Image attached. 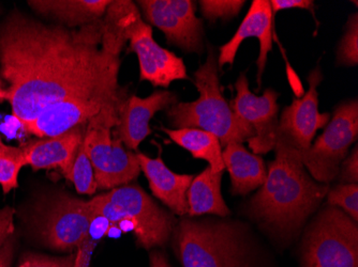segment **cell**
Returning a JSON list of instances; mask_svg holds the SVG:
<instances>
[{
	"label": "cell",
	"mask_w": 358,
	"mask_h": 267,
	"mask_svg": "<svg viewBox=\"0 0 358 267\" xmlns=\"http://www.w3.org/2000/svg\"><path fill=\"white\" fill-rule=\"evenodd\" d=\"M175 144L182 146L192 154L196 160L208 162L209 167L215 172H223L225 169L222 160V146L217 136L200 128H180L169 130L161 128Z\"/></svg>",
	"instance_id": "cell-23"
},
{
	"label": "cell",
	"mask_w": 358,
	"mask_h": 267,
	"mask_svg": "<svg viewBox=\"0 0 358 267\" xmlns=\"http://www.w3.org/2000/svg\"><path fill=\"white\" fill-rule=\"evenodd\" d=\"M3 89V80H1V78H0V90Z\"/></svg>",
	"instance_id": "cell-36"
},
{
	"label": "cell",
	"mask_w": 358,
	"mask_h": 267,
	"mask_svg": "<svg viewBox=\"0 0 358 267\" xmlns=\"http://www.w3.org/2000/svg\"><path fill=\"white\" fill-rule=\"evenodd\" d=\"M96 218L87 201L60 192L40 202L32 216V228L45 246L72 252L85 242Z\"/></svg>",
	"instance_id": "cell-8"
},
{
	"label": "cell",
	"mask_w": 358,
	"mask_h": 267,
	"mask_svg": "<svg viewBox=\"0 0 358 267\" xmlns=\"http://www.w3.org/2000/svg\"><path fill=\"white\" fill-rule=\"evenodd\" d=\"M130 49L138 56L140 79L154 87L169 88L175 80H190L182 58L159 45L146 22L130 40Z\"/></svg>",
	"instance_id": "cell-14"
},
{
	"label": "cell",
	"mask_w": 358,
	"mask_h": 267,
	"mask_svg": "<svg viewBox=\"0 0 358 267\" xmlns=\"http://www.w3.org/2000/svg\"><path fill=\"white\" fill-rule=\"evenodd\" d=\"M14 208L6 206L0 210V248L11 238L14 232Z\"/></svg>",
	"instance_id": "cell-31"
},
{
	"label": "cell",
	"mask_w": 358,
	"mask_h": 267,
	"mask_svg": "<svg viewBox=\"0 0 358 267\" xmlns=\"http://www.w3.org/2000/svg\"><path fill=\"white\" fill-rule=\"evenodd\" d=\"M337 62L343 66H357L358 63V15L350 16L348 29L338 48Z\"/></svg>",
	"instance_id": "cell-27"
},
{
	"label": "cell",
	"mask_w": 358,
	"mask_h": 267,
	"mask_svg": "<svg viewBox=\"0 0 358 267\" xmlns=\"http://www.w3.org/2000/svg\"><path fill=\"white\" fill-rule=\"evenodd\" d=\"M87 202L94 216L108 220L110 229L120 222L132 224L138 244L144 248L164 246L174 232L173 215L157 206L140 186L113 188Z\"/></svg>",
	"instance_id": "cell-5"
},
{
	"label": "cell",
	"mask_w": 358,
	"mask_h": 267,
	"mask_svg": "<svg viewBox=\"0 0 358 267\" xmlns=\"http://www.w3.org/2000/svg\"><path fill=\"white\" fill-rule=\"evenodd\" d=\"M101 41V20L71 29L16 11L0 24V76L8 82L3 100L21 125L69 98L122 91L120 57L102 51Z\"/></svg>",
	"instance_id": "cell-1"
},
{
	"label": "cell",
	"mask_w": 358,
	"mask_h": 267,
	"mask_svg": "<svg viewBox=\"0 0 358 267\" xmlns=\"http://www.w3.org/2000/svg\"><path fill=\"white\" fill-rule=\"evenodd\" d=\"M24 166H27V160L21 146L0 144V186L3 194L19 188V174Z\"/></svg>",
	"instance_id": "cell-24"
},
{
	"label": "cell",
	"mask_w": 358,
	"mask_h": 267,
	"mask_svg": "<svg viewBox=\"0 0 358 267\" xmlns=\"http://www.w3.org/2000/svg\"><path fill=\"white\" fill-rule=\"evenodd\" d=\"M3 144V142H1V138H0V144Z\"/></svg>",
	"instance_id": "cell-37"
},
{
	"label": "cell",
	"mask_w": 358,
	"mask_h": 267,
	"mask_svg": "<svg viewBox=\"0 0 358 267\" xmlns=\"http://www.w3.org/2000/svg\"><path fill=\"white\" fill-rule=\"evenodd\" d=\"M110 0H35L28 1L42 15L53 17L64 27L76 28L101 20Z\"/></svg>",
	"instance_id": "cell-21"
},
{
	"label": "cell",
	"mask_w": 358,
	"mask_h": 267,
	"mask_svg": "<svg viewBox=\"0 0 358 267\" xmlns=\"http://www.w3.org/2000/svg\"><path fill=\"white\" fill-rule=\"evenodd\" d=\"M144 21L160 29L169 44L188 53L201 54L203 44V24L195 15L192 0H140Z\"/></svg>",
	"instance_id": "cell-11"
},
{
	"label": "cell",
	"mask_w": 358,
	"mask_h": 267,
	"mask_svg": "<svg viewBox=\"0 0 358 267\" xmlns=\"http://www.w3.org/2000/svg\"><path fill=\"white\" fill-rule=\"evenodd\" d=\"M271 6L275 15L281 10L305 9L309 10L315 16V1L313 0H273Z\"/></svg>",
	"instance_id": "cell-32"
},
{
	"label": "cell",
	"mask_w": 358,
	"mask_h": 267,
	"mask_svg": "<svg viewBox=\"0 0 358 267\" xmlns=\"http://www.w3.org/2000/svg\"><path fill=\"white\" fill-rule=\"evenodd\" d=\"M3 98V89L0 90V100Z\"/></svg>",
	"instance_id": "cell-35"
},
{
	"label": "cell",
	"mask_w": 358,
	"mask_h": 267,
	"mask_svg": "<svg viewBox=\"0 0 358 267\" xmlns=\"http://www.w3.org/2000/svg\"><path fill=\"white\" fill-rule=\"evenodd\" d=\"M101 22L102 51L114 57H120L126 44L145 23L131 0L110 1Z\"/></svg>",
	"instance_id": "cell-19"
},
{
	"label": "cell",
	"mask_w": 358,
	"mask_h": 267,
	"mask_svg": "<svg viewBox=\"0 0 358 267\" xmlns=\"http://www.w3.org/2000/svg\"><path fill=\"white\" fill-rule=\"evenodd\" d=\"M194 84L200 92L196 101L177 103L168 109V116L175 130L200 128L214 134L221 146L231 142H248L252 130L243 125L227 103L219 80L218 58L209 47L206 61L194 72Z\"/></svg>",
	"instance_id": "cell-4"
},
{
	"label": "cell",
	"mask_w": 358,
	"mask_h": 267,
	"mask_svg": "<svg viewBox=\"0 0 358 267\" xmlns=\"http://www.w3.org/2000/svg\"><path fill=\"white\" fill-rule=\"evenodd\" d=\"M329 206H336L349 215L354 222L358 220V184H339L329 192Z\"/></svg>",
	"instance_id": "cell-26"
},
{
	"label": "cell",
	"mask_w": 358,
	"mask_h": 267,
	"mask_svg": "<svg viewBox=\"0 0 358 267\" xmlns=\"http://www.w3.org/2000/svg\"><path fill=\"white\" fill-rule=\"evenodd\" d=\"M224 168L230 174L233 194H248L264 184L267 178L264 160L250 153L239 142H231L222 151Z\"/></svg>",
	"instance_id": "cell-20"
},
{
	"label": "cell",
	"mask_w": 358,
	"mask_h": 267,
	"mask_svg": "<svg viewBox=\"0 0 358 267\" xmlns=\"http://www.w3.org/2000/svg\"><path fill=\"white\" fill-rule=\"evenodd\" d=\"M86 125L80 124L55 137L41 138L21 146L27 166L34 170L59 169L64 178H69L78 146L82 144Z\"/></svg>",
	"instance_id": "cell-17"
},
{
	"label": "cell",
	"mask_w": 358,
	"mask_h": 267,
	"mask_svg": "<svg viewBox=\"0 0 358 267\" xmlns=\"http://www.w3.org/2000/svg\"><path fill=\"white\" fill-rule=\"evenodd\" d=\"M201 12L205 19L216 22L218 19L230 20L241 11L245 0H201Z\"/></svg>",
	"instance_id": "cell-28"
},
{
	"label": "cell",
	"mask_w": 358,
	"mask_h": 267,
	"mask_svg": "<svg viewBox=\"0 0 358 267\" xmlns=\"http://www.w3.org/2000/svg\"><path fill=\"white\" fill-rule=\"evenodd\" d=\"M357 137L358 102L355 98L340 104L315 144L303 151L299 150L303 167L311 178L329 185L337 178L340 165Z\"/></svg>",
	"instance_id": "cell-9"
},
{
	"label": "cell",
	"mask_w": 358,
	"mask_h": 267,
	"mask_svg": "<svg viewBox=\"0 0 358 267\" xmlns=\"http://www.w3.org/2000/svg\"><path fill=\"white\" fill-rule=\"evenodd\" d=\"M341 184H357L358 183V148H353L349 158H345L340 165L339 174Z\"/></svg>",
	"instance_id": "cell-30"
},
{
	"label": "cell",
	"mask_w": 358,
	"mask_h": 267,
	"mask_svg": "<svg viewBox=\"0 0 358 267\" xmlns=\"http://www.w3.org/2000/svg\"><path fill=\"white\" fill-rule=\"evenodd\" d=\"M126 98L124 91L106 96H78L48 106L31 121L22 124L26 132L39 138L55 137L80 124H87L102 108Z\"/></svg>",
	"instance_id": "cell-12"
},
{
	"label": "cell",
	"mask_w": 358,
	"mask_h": 267,
	"mask_svg": "<svg viewBox=\"0 0 358 267\" xmlns=\"http://www.w3.org/2000/svg\"><path fill=\"white\" fill-rule=\"evenodd\" d=\"M150 267H171L168 259L158 250L150 252Z\"/></svg>",
	"instance_id": "cell-34"
},
{
	"label": "cell",
	"mask_w": 358,
	"mask_h": 267,
	"mask_svg": "<svg viewBox=\"0 0 358 267\" xmlns=\"http://www.w3.org/2000/svg\"><path fill=\"white\" fill-rule=\"evenodd\" d=\"M76 254L67 257H48L45 254H26L19 267H76Z\"/></svg>",
	"instance_id": "cell-29"
},
{
	"label": "cell",
	"mask_w": 358,
	"mask_h": 267,
	"mask_svg": "<svg viewBox=\"0 0 358 267\" xmlns=\"http://www.w3.org/2000/svg\"><path fill=\"white\" fill-rule=\"evenodd\" d=\"M141 171L150 183L152 194L164 202L169 208L179 216L188 214L187 192L194 176L178 174L171 171L161 156L150 158L145 154L138 153Z\"/></svg>",
	"instance_id": "cell-18"
},
{
	"label": "cell",
	"mask_w": 358,
	"mask_h": 267,
	"mask_svg": "<svg viewBox=\"0 0 358 267\" xmlns=\"http://www.w3.org/2000/svg\"><path fill=\"white\" fill-rule=\"evenodd\" d=\"M174 234L182 267H253L249 236L239 222L191 217Z\"/></svg>",
	"instance_id": "cell-3"
},
{
	"label": "cell",
	"mask_w": 358,
	"mask_h": 267,
	"mask_svg": "<svg viewBox=\"0 0 358 267\" xmlns=\"http://www.w3.org/2000/svg\"><path fill=\"white\" fill-rule=\"evenodd\" d=\"M175 104L177 96L166 90L155 91L148 98H127L120 104L117 124L113 128L112 135L120 139L129 151L138 150L143 140L152 134L150 122L152 116Z\"/></svg>",
	"instance_id": "cell-15"
},
{
	"label": "cell",
	"mask_w": 358,
	"mask_h": 267,
	"mask_svg": "<svg viewBox=\"0 0 358 267\" xmlns=\"http://www.w3.org/2000/svg\"><path fill=\"white\" fill-rule=\"evenodd\" d=\"M13 236L9 238L3 246L0 248V267L11 266L13 260L14 245H15Z\"/></svg>",
	"instance_id": "cell-33"
},
{
	"label": "cell",
	"mask_w": 358,
	"mask_h": 267,
	"mask_svg": "<svg viewBox=\"0 0 358 267\" xmlns=\"http://www.w3.org/2000/svg\"><path fill=\"white\" fill-rule=\"evenodd\" d=\"M68 181L73 183L76 192L80 194H94L98 188L94 180V168L86 153L83 142L78 146Z\"/></svg>",
	"instance_id": "cell-25"
},
{
	"label": "cell",
	"mask_w": 358,
	"mask_h": 267,
	"mask_svg": "<svg viewBox=\"0 0 358 267\" xmlns=\"http://www.w3.org/2000/svg\"><path fill=\"white\" fill-rule=\"evenodd\" d=\"M275 158L269 162L267 178L251 199L249 212L261 226L282 238H294L329 192V184L306 172L299 148L277 134Z\"/></svg>",
	"instance_id": "cell-2"
},
{
	"label": "cell",
	"mask_w": 358,
	"mask_h": 267,
	"mask_svg": "<svg viewBox=\"0 0 358 267\" xmlns=\"http://www.w3.org/2000/svg\"><path fill=\"white\" fill-rule=\"evenodd\" d=\"M273 26L275 14L271 10L268 0H253L248 13L239 25L236 33L230 41L220 47L218 57V68L225 64L233 66L237 52L241 43L249 38H257L259 42V55L257 58V82L261 86L262 75L267 63L268 53L273 48Z\"/></svg>",
	"instance_id": "cell-16"
},
{
	"label": "cell",
	"mask_w": 358,
	"mask_h": 267,
	"mask_svg": "<svg viewBox=\"0 0 358 267\" xmlns=\"http://www.w3.org/2000/svg\"><path fill=\"white\" fill-rule=\"evenodd\" d=\"M126 98L104 106L86 125L84 148L92 162L99 190L128 185L141 174L138 155L127 150L124 144L112 135V130L117 124L120 104Z\"/></svg>",
	"instance_id": "cell-6"
},
{
	"label": "cell",
	"mask_w": 358,
	"mask_h": 267,
	"mask_svg": "<svg viewBox=\"0 0 358 267\" xmlns=\"http://www.w3.org/2000/svg\"><path fill=\"white\" fill-rule=\"evenodd\" d=\"M303 267H358V226L329 206L308 227L301 246Z\"/></svg>",
	"instance_id": "cell-7"
},
{
	"label": "cell",
	"mask_w": 358,
	"mask_h": 267,
	"mask_svg": "<svg viewBox=\"0 0 358 267\" xmlns=\"http://www.w3.org/2000/svg\"><path fill=\"white\" fill-rule=\"evenodd\" d=\"M222 174L223 172H215L210 167H207L193 178L187 192L189 216L211 214L224 218L231 214L221 194Z\"/></svg>",
	"instance_id": "cell-22"
},
{
	"label": "cell",
	"mask_w": 358,
	"mask_h": 267,
	"mask_svg": "<svg viewBox=\"0 0 358 267\" xmlns=\"http://www.w3.org/2000/svg\"><path fill=\"white\" fill-rule=\"evenodd\" d=\"M322 80L321 70L317 66L308 76V91L301 98H295L279 118L277 134L289 138L299 151L309 148L317 130L325 128L331 120V114L319 112L317 88Z\"/></svg>",
	"instance_id": "cell-13"
},
{
	"label": "cell",
	"mask_w": 358,
	"mask_h": 267,
	"mask_svg": "<svg viewBox=\"0 0 358 267\" xmlns=\"http://www.w3.org/2000/svg\"><path fill=\"white\" fill-rule=\"evenodd\" d=\"M236 96L230 107L237 119L252 130L253 137L248 140L253 154H265L273 150L277 140L279 122L278 92L265 90L262 96H255L249 89L246 74L239 75L236 84Z\"/></svg>",
	"instance_id": "cell-10"
}]
</instances>
